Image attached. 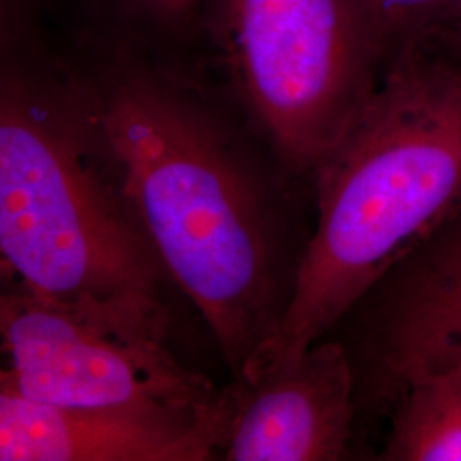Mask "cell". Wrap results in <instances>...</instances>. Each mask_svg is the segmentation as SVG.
<instances>
[{
	"mask_svg": "<svg viewBox=\"0 0 461 461\" xmlns=\"http://www.w3.org/2000/svg\"><path fill=\"white\" fill-rule=\"evenodd\" d=\"M86 83L159 262L240 378L294 294L312 236L297 202L306 180L249 115L238 125L165 74L123 64Z\"/></svg>",
	"mask_w": 461,
	"mask_h": 461,
	"instance_id": "1",
	"label": "cell"
},
{
	"mask_svg": "<svg viewBox=\"0 0 461 461\" xmlns=\"http://www.w3.org/2000/svg\"><path fill=\"white\" fill-rule=\"evenodd\" d=\"M313 200L289 310L238 379L253 381L325 339L461 214V60L436 40L402 50L316 169Z\"/></svg>",
	"mask_w": 461,
	"mask_h": 461,
	"instance_id": "2",
	"label": "cell"
},
{
	"mask_svg": "<svg viewBox=\"0 0 461 461\" xmlns=\"http://www.w3.org/2000/svg\"><path fill=\"white\" fill-rule=\"evenodd\" d=\"M2 280L57 299L166 304L171 282L127 195L86 77L0 83Z\"/></svg>",
	"mask_w": 461,
	"mask_h": 461,
	"instance_id": "3",
	"label": "cell"
},
{
	"mask_svg": "<svg viewBox=\"0 0 461 461\" xmlns=\"http://www.w3.org/2000/svg\"><path fill=\"white\" fill-rule=\"evenodd\" d=\"M234 96L306 182L390 66L366 0H228Z\"/></svg>",
	"mask_w": 461,
	"mask_h": 461,
	"instance_id": "4",
	"label": "cell"
},
{
	"mask_svg": "<svg viewBox=\"0 0 461 461\" xmlns=\"http://www.w3.org/2000/svg\"><path fill=\"white\" fill-rule=\"evenodd\" d=\"M169 318L166 304L57 299L2 280L0 388L67 407L215 409L228 384L173 354Z\"/></svg>",
	"mask_w": 461,
	"mask_h": 461,
	"instance_id": "5",
	"label": "cell"
},
{
	"mask_svg": "<svg viewBox=\"0 0 461 461\" xmlns=\"http://www.w3.org/2000/svg\"><path fill=\"white\" fill-rule=\"evenodd\" d=\"M238 402L234 379L211 411L67 407L0 388V460H212L222 451Z\"/></svg>",
	"mask_w": 461,
	"mask_h": 461,
	"instance_id": "6",
	"label": "cell"
},
{
	"mask_svg": "<svg viewBox=\"0 0 461 461\" xmlns=\"http://www.w3.org/2000/svg\"><path fill=\"white\" fill-rule=\"evenodd\" d=\"M359 303L369 320L348 350L357 393L386 403L411 379L461 367V214Z\"/></svg>",
	"mask_w": 461,
	"mask_h": 461,
	"instance_id": "7",
	"label": "cell"
},
{
	"mask_svg": "<svg viewBox=\"0 0 461 461\" xmlns=\"http://www.w3.org/2000/svg\"><path fill=\"white\" fill-rule=\"evenodd\" d=\"M240 383L222 446L230 461H339L348 456L357 378L347 346L321 339L299 357Z\"/></svg>",
	"mask_w": 461,
	"mask_h": 461,
	"instance_id": "8",
	"label": "cell"
},
{
	"mask_svg": "<svg viewBox=\"0 0 461 461\" xmlns=\"http://www.w3.org/2000/svg\"><path fill=\"white\" fill-rule=\"evenodd\" d=\"M386 403L393 413L379 460L461 461V367L411 379Z\"/></svg>",
	"mask_w": 461,
	"mask_h": 461,
	"instance_id": "9",
	"label": "cell"
},
{
	"mask_svg": "<svg viewBox=\"0 0 461 461\" xmlns=\"http://www.w3.org/2000/svg\"><path fill=\"white\" fill-rule=\"evenodd\" d=\"M390 62L402 50L432 40L456 0H366Z\"/></svg>",
	"mask_w": 461,
	"mask_h": 461,
	"instance_id": "10",
	"label": "cell"
},
{
	"mask_svg": "<svg viewBox=\"0 0 461 461\" xmlns=\"http://www.w3.org/2000/svg\"><path fill=\"white\" fill-rule=\"evenodd\" d=\"M432 40L461 60V0H456L451 14Z\"/></svg>",
	"mask_w": 461,
	"mask_h": 461,
	"instance_id": "11",
	"label": "cell"
},
{
	"mask_svg": "<svg viewBox=\"0 0 461 461\" xmlns=\"http://www.w3.org/2000/svg\"><path fill=\"white\" fill-rule=\"evenodd\" d=\"M152 9L165 14H182L188 11L197 0H144Z\"/></svg>",
	"mask_w": 461,
	"mask_h": 461,
	"instance_id": "12",
	"label": "cell"
}]
</instances>
